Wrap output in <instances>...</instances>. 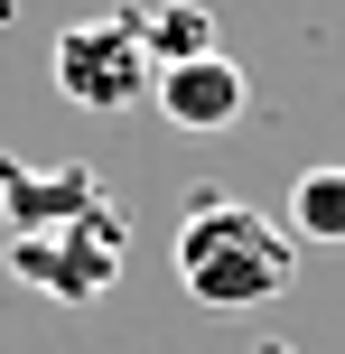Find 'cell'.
<instances>
[{"mask_svg":"<svg viewBox=\"0 0 345 354\" xmlns=\"http://www.w3.org/2000/svg\"><path fill=\"white\" fill-rule=\"evenodd\" d=\"M178 280L196 308H271L299 280V243L290 224L234 205L224 187H196V205L178 224Z\"/></svg>","mask_w":345,"mask_h":354,"instance_id":"6da1fadb","label":"cell"},{"mask_svg":"<svg viewBox=\"0 0 345 354\" xmlns=\"http://www.w3.org/2000/svg\"><path fill=\"white\" fill-rule=\"evenodd\" d=\"M56 93H66L75 112H131L149 84H159V66H149V37H140V10H103V19H75L66 37H56Z\"/></svg>","mask_w":345,"mask_h":354,"instance_id":"7a4b0ae2","label":"cell"},{"mask_svg":"<svg viewBox=\"0 0 345 354\" xmlns=\"http://www.w3.org/2000/svg\"><path fill=\"white\" fill-rule=\"evenodd\" d=\"M10 280H28L37 299H56V308H93L112 280H122V214L93 205L84 224L10 233Z\"/></svg>","mask_w":345,"mask_h":354,"instance_id":"3957f363","label":"cell"},{"mask_svg":"<svg viewBox=\"0 0 345 354\" xmlns=\"http://www.w3.org/2000/svg\"><path fill=\"white\" fill-rule=\"evenodd\" d=\"M93 205H112L93 168H37V159H0V214L10 233H56V224H84Z\"/></svg>","mask_w":345,"mask_h":354,"instance_id":"277c9868","label":"cell"},{"mask_svg":"<svg viewBox=\"0 0 345 354\" xmlns=\"http://www.w3.org/2000/svg\"><path fill=\"white\" fill-rule=\"evenodd\" d=\"M243 112H252V75L234 66V56H196V66H159V122L178 131H234Z\"/></svg>","mask_w":345,"mask_h":354,"instance_id":"5b68a950","label":"cell"},{"mask_svg":"<svg viewBox=\"0 0 345 354\" xmlns=\"http://www.w3.org/2000/svg\"><path fill=\"white\" fill-rule=\"evenodd\" d=\"M140 37H149V66H196V56H215V10L159 0V10H140Z\"/></svg>","mask_w":345,"mask_h":354,"instance_id":"8992f818","label":"cell"},{"mask_svg":"<svg viewBox=\"0 0 345 354\" xmlns=\"http://www.w3.org/2000/svg\"><path fill=\"white\" fill-rule=\"evenodd\" d=\"M280 224H290V243H345V168H308Z\"/></svg>","mask_w":345,"mask_h":354,"instance_id":"52a82bcc","label":"cell"},{"mask_svg":"<svg viewBox=\"0 0 345 354\" xmlns=\"http://www.w3.org/2000/svg\"><path fill=\"white\" fill-rule=\"evenodd\" d=\"M243 354H299V345H280V336H261V345H243Z\"/></svg>","mask_w":345,"mask_h":354,"instance_id":"ba28073f","label":"cell"}]
</instances>
